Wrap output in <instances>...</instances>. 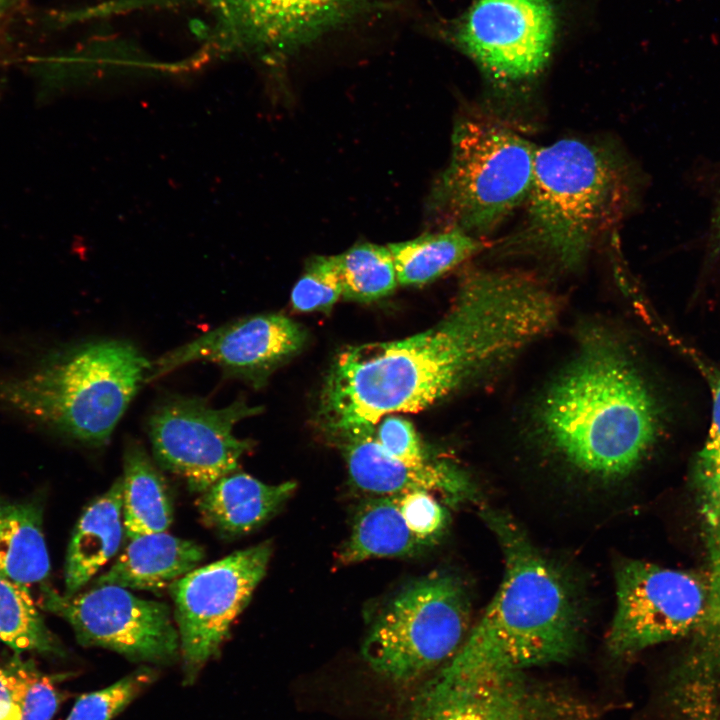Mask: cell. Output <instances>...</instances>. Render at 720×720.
<instances>
[{"mask_svg": "<svg viewBox=\"0 0 720 720\" xmlns=\"http://www.w3.org/2000/svg\"><path fill=\"white\" fill-rule=\"evenodd\" d=\"M342 450L351 483L372 496H397L414 490L435 491L448 502L473 498L467 473L445 460L411 466L389 455L375 438V427L356 428L333 436Z\"/></svg>", "mask_w": 720, "mask_h": 720, "instance_id": "obj_16", "label": "cell"}, {"mask_svg": "<svg viewBox=\"0 0 720 720\" xmlns=\"http://www.w3.org/2000/svg\"><path fill=\"white\" fill-rule=\"evenodd\" d=\"M363 0H133L135 8H193L202 56H278L349 16Z\"/></svg>", "mask_w": 720, "mask_h": 720, "instance_id": "obj_8", "label": "cell"}, {"mask_svg": "<svg viewBox=\"0 0 720 720\" xmlns=\"http://www.w3.org/2000/svg\"><path fill=\"white\" fill-rule=\"evenodd\" d=\"M271 555V544L263 542L197 567L169 585L185 684H193L207 662L218 656Z\"/></svg>", "mask_w": 720, "mask_h": 720, "instance_id": "obj_9", "label": "cell"}, {"mask_svg": "<svg viewBox=\"0 0 720 720\" xmlns=\"http://www.w3.org/2000/svg\"><path fill=\"white\" fill-rule=\"evenodd\" d=\"M23 0H0V32L21 6Z\"/></svg>", "mask_w": 720, "mask_h": 720, "instance_id": "obj_35", "label": "cell"}, {"mask_svg": "<svg viewBox=\"0 0 720 720\" xmlns=\"http://www.w3.org/2000/svg\"><path fill=\"white\" fill-rule=\"evenodd\" d=\"M625 197L617 162L599 147L561 139L537 148L525 225L515 242L562 271H575Z\"/></svg>", "mask_w": 720, "mask_h": 720, "instance_id": "obj_5", "label": "cell"}, {"mask_svg": "<svg viewBox=\"0 0 720 720\" xmlns=\"http://www.w3.org/2000/svg\"><path fill=\"white\" fill-rule=\"evenodd\" d=\"M50 567L40 506L0 494V573L29 588L46 585Z\"/></svg>", "mask_w": 720, "mask_h": 720, "instance_id": "obj_21", "label": "cell"}, {"mask_svg": "<svg viewBox=\"0 0 720 720\" xmlns=\"http://www.w3.org/2000/svg\"><path fill=\"white\" fill-rule=\"evenodd\" d=\"M480 238L457 228L388 244L398 284L431 282L484 248Z\"/></svg>", "mask_w": 720, "mask_h": 720, "instance_id": "obj_23", "label": "cell"}, {"mask_svg": "<svg viewBox=\"0 0 720 720\" xmlns=\"http://www.w3.org/2000/svg\"><path fill=\"white\" fill-rule=\"evenodd\" d=\"M204 558L203 546L195 541L166 532L145 534L130 539L94 585L159 591L197 568Z\"/></svg>", "mask_w": 720, "mask_h": 720, "instance_id": "obj_18", "label": "cell"}, {"mask_svg": "<svg viewBox=\"0 0 720 720\" xmlns=\"http://www.w3.org/2000/svg\"><path fill=\"white\" fill-rule=\"evenodd\" d=\"M156 672L141 666L103 689L81 695L65 720H112L156 680Z\"/></svg>", "mask_w": 720, "mask_h": 720, "instance_id": "obj_28", "label": "cell"}, {"mask_svg": "<svg viewBox=\"0 0 720 720\" xmlns=\"http://www.w3.org/2000/svg\"><path fill=\"white\" fill-rule=\"evenodd\" d=\"M616 612L606 639L609 654L625 659L696 633L708 606L707 576L640 560L616 571Z\"/></svg>", "mask_w": 720, "mask_h": 720, "instance_id": "obj_11", "label": "cell"}, {"mask_svg": "<svg viewBox=\"0 0 720 720\" xmlns=\"http://www.w3.org/2000/svg\"><path fill=\"white\" fill-rule=\"evenodd\" d=\"M481 515L502 548L504 577L480 621L439 670L477 676L570 660L581 631L562 576L510 516L490 508Z\"/></svg>", "mask_w": 720, "mask_h": 720, "instance_id": "obj_3", "label": "cell"}, {"mask_svg": "<svg viewBox=\"0 0 720 720\" xmlns=\"http://www.w3.org/2000/svg\"><path fill=\"white\" fill-rule=\"evenodd\" d=\"M123 537L120 477L86 508L73 530L65 561L64 594L78 593L117 553Z\"/></svg>", "mask_w": 720, "mask_h": 720, "instance_id": "obj_19", "label": "cell"}, {"mask_svg": "<svg viewBox=\"0 0 720 720\" xmlns=\"http://www.w3.org/2000/svg\"><path fill=\"white\" fill-rule=\"evenodd\" d=\"M343 296L336 255L310 259L291 293V303L300 312L328 311Z\"/></svg>", "mask_w": 720, "mask_h": 720, "instance_id": "obj_29", "label": "cell"}, {"mask_svg": "<svg viewBox=\"0 0 720 720\" xmlns=\"http://www.w3.org/2000/svg\"><path fill=\"white\" fill-rule=\"evenodd\" d=\"M575 692L526 671L477 676L440 670L418 689L408 720H600Z\"/></svg>", "mask_w": 720, "mask_h": 720, "instance_id": "obj_10", "label": "cell"}, {"mask_svg": "<svg viewBox=\"0 0 720 720\" xmlns=\"http://www.w3.org/2000/svg\"><path fill=\"white\" fill-rule=\"evenodd\" d=\"M377 424L375 438L389 455L411 466H421L431 461L408 420L390 414Z\"/></svg>", "mask_w": 720, "mask_h": 720, "instance_id": "obj_32", "label": "cell"}, {"mask_svg": "<svg viewBox=\"0 0 720 720\" xmlns=\"http://www.w3.org/2000/svg\"><path fill=\"white\" fill-rule=\"evenodd\" d=\"M555 34L549 0H477L457 25L454 39L492 78L519 82L543 70Z\"/></svg>", "mask_w": 720, "mask_h": 720, "instance_id": "obj_14", "label": "cell"}, {"mask_svg": "<svg viewBox=\"0 0 720 720\" xmlns=\"http://www.w3.org/2000/svg\"><path fill=\"white\" fill-rule=\"evenodd\" d=\"M709 232L708 251L712 259L720 254V200L713 214Z\"/></svg>", "mask_w": 720, "mask_h": 720, "instance_id": "obj_34", "label": "cell"}, {"mask_svg": "<svg viewBox=\"0 0 720 720\" xmlns=\"http://www.w3.org/2000/svg\"><path fill=\"white\" fill-rule=\"evenodd\" d=\"M151 367L128 341L95 340L25 376L0 378V402L71 439L103 446Z\"/></svg>", "mask_w": 720, "mask_h": 720, "instance_id": "obj_4", "label": "cell"}, {"mask_svg": "<svg viewBox=\"0 0 720 720\" xmlns=\"http://www.w3.org/2000/svg\"><path fill=\"white\" fill-rule=\"evenodd\" d=\"M307 335L282 314H259L230 321L152 362L147 383L188 363L219 366L226 376L262 384L270 372L298 352Z\"/></svg>", "mask_w": 720, "mask_h": 720, "instance_id": "obj_15", "label": "cell"}, {"mask_svg": "<svg viewBox=\"0 0 720 720\" xmlns=\"http://www.w3.org/2000/svg\"><path fill=\"white\" fill-rule=\"evenodd\" d=\"M399 509L410 531L427 545L439 538L449 516L443 505L426 490L397 495Z\"/></svg>", "mask_w": 720, "mask_h": 720, "instance_id": "obj_30", "label": "cell"}, {"mask_svg": "<svg viewBox=\"0 0 720 720\" xmlns=\"http://www.w3.org/2000/svg\"><path fill=\"white\" fill-rule=\"evenodd\" d=\"M658 408L620 339L592 324L583 327L575 352L538 400L534 423L566 462L613 478L632 472L654 446Z\"/></svg>", "mask_w": 720, "mask_h": 720, "instance_id": "obj_2", "label": "cell"}, {"mask_svg": "<svg viewBox=\"0 0 720 720\" xmlns=\"http://www.w3.org/2000/svg\"><path fill=\"white\" fill-rule=\"evenodd\" d=\"M0 640L17 654L34 651L64 655V649L46 625L29 588L0 573Z\"/></svg>", "mask_w": 720, "mask_h": 720, "instance_id": "obj_25", "label": "cell"}, {"mask_svg": "<svg viewBox=\"0 0 720 720\" xmlns=\"http://www.w3.org/2000/svg\"><path fill=\"white\" fill-rule=\"evenodd\" d=\"M260 407L237 399L223 408L199 397L174 395L160 401L148 419L154 457L164 469L201 494L222 477L238 470L240 458L252 448L233 428L258 414Z\"/></svg>", "mask_w": 720, "mask_h": 720, "instance_id": "obj_12", "label": "cell"}, {"mask_svg": "<svg viewBox=\"0 0 720 720\" xmlns=\"http://www.w3.org/2000/svg\"><path fill=\"white\" fill-rule=\"evenodd\" d=\"M426 546L408 528L397 496H376L358 507L338 559L351 564L375 557L411 556Z\"/></svg>", "mask_w": 720, "mask_h": 720, "instance_id": "obj_22", "label": "cell"}, {"mask_svg": "<svg viewBox=\"0 0 720 720\" xmlns=\"http://www.w3.org/2000/svg\"><path fill=\"white\" fill-rule=\"evenodd\" d=\"M469 615L468 594L456 576L416 580L375 617L362 658L381 677L412 683L452 659L469 634Z\"/></svg>", "mask_w": 720, "mask_h": 720, "instance_id": "obj_7", "label": "cell"}, {"mask_svg": "<svg viewBox=\"0 0 720 720\" xmlns=\"http://www.w3.org/2000/svg\"><path fill=\"white\" fill-rule=\"evenodd\" d=\"M122 516L125 537L165 532L173 503L165 478L143 446L128 440L123 455Z\"/></svg>", "mask_w": 720, "mask_h": 720, "instance_id": "obj_20", "label": "cell"}, {"mask_svg": "<svg viewBox=\"0 0 720 720\" xmlns=\"http://www.w3.org/2000/svg\"><path fill=\"white\" fill-rule=\"evenodd\" d=\"M561 309L560 297L531 274L468 271L434 326L338 354L321 394L324 424L335 436L423 410L504 366L550 332Z\"/></svg>", "mask_w": 720, "mask_h": 720, "instance_id": "obj_1", "label": "cell"}, {"mask_svg": "<svg viewBox=\"0 0 720 720\" xmlns=\"http://www.w3.org/2000/svg\"><path fill=\"white\" fill-rule=\"evenodd\" d=\"M343 297L369 302L389 295L397 286V275L387 246L357 244L336 255Z\"/></svg>", "mask_w": 720, "mask_h": 720, "instance_id": "obj_26", "label": "cell"}, {"mask_svg": "<svg viewBox=\"0 0 720 720\" xmlns=\"http://www.w3.org/2000/svg\"><path fill=\"white\" fill-rule=\"evenodd\" d=\"M43 606L72 627L83 646L112 650L134 662L169 664L180 656L171 608L115 585L65 595L41 587Z\"/></svg>", "mask_w": 720, "mask_h": 720, "instance_id": "obj_13", "label": "cell"}, {"mask_svg": "<svg viewBox=\"0 0 720 720\" xmlns=\"http://www.w3.org/2000/svg\"><path fill=\"white\" fill-rule=\"evenodd\" d=\"M296 488L292 481L270 485L243 473L228 474L199 494L202 522L223 537L247 534L272 518Z\"/></svg>", "mask_w": 720, "mask_h": 720, "instance_id": "obj_17", "label": "cell"}, {"mask_svg": "<svg viewBox=\"0 0 720 720\" xmlns=\"http://www.w3.org/2000/svg\"><path fill=\"white\" fill-rule=\"evenodd\" d=\"M2 668L21 719L51 720L60 702L54 679L41 672L33 660H23L19 654Z\"/></svg>", "mask_w": 720, "mask_h": 720, "instance_id": "obj_27", "label": "cell"}, {"mask_svg": "<svg viewBox=\"0 0 720 720\" xmlns=\"http://www.w3.org/2000/svg\"><path fill=\"white\" fill-rule=\"evenodd\" d=\"M695 487L720 504V378L713 387L711 423L694 467Z\"/></svg>", "mask_w": 720, "mask_h": 720, "instance_id": "obj_31", "label": "cell"}, {"mask_svg": "<svg viewBox=\"0 0 720 720\" xmlns=\"http://www.w3.org/2000/svg\"><path fill=\"white\" fill-rule=\"evenodd\" d=\"M0 720H22L20 712L12 700L2 667H0Z\"/></svg>", "mask_w": 720, "mask_h": 720, "instance_id": "obj_33", "label": "cell"}, {"mask_svg": "<svg viewBox=\"0 0 720 720\" xmlns=\"http://www.w3.org/2000/svg\"><path fill=\"white\" fill-rule=\"evenodd\" d=\"M537 148L504 125L480 117L457 122L449 163L436 181L430 208L480 237L526 202Z\"/></svg>", "mask_w": 720, "mask_h": 720, "instance_id": "obj_6", "label": "cell"}, {"mask_svg": "<svg viewBox=\"0 0 720 720\" xmlns=\"http://www.w3.org/2000/svg\"><path fill=\"white\" fill-rule=\"evenodd\" d=\"M667 680L672 720H720V655L689 650Z\"/></svg>", "mask_w": 720, "mask_h": 720, "instance_id": "obj_24", "label": "cell"}]
</instances>
